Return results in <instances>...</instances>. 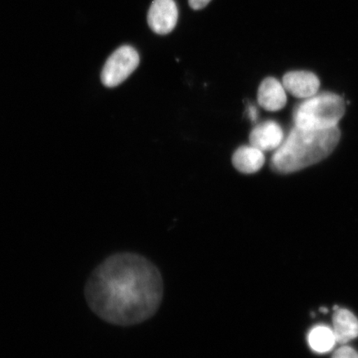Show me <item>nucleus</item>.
<instances>
[{
  "label": "nucleus",
  "instance_id": "ddd939ff",
  "mask_svg": "<svg viewBox=\"0 0 358 358\" xmlns=\"http://www.w3.org/2000/svg\"><path fill=\"white\" fill-rule=\"evenodd\" d=\"M211 2V0H189V6L194 10H199L205 8Z\"/></svg>",
  "mask_w": 358,
  "mask_h": 358
},
{
  "label": "nucleus",
  "instance_id": "2eb2a0df",
  "mask_svg": "<svg viewBox=\"0 0 358 358\" xmlns=\"http://www.w3.org/2000/svg\"><path fill=\"white\" fill-rule=\"evenodd\" d=\"M320 311H321L322 313H328V312H329V310H328V308H320Z\"/></svg>",
  "mask_w": 358,
  "mask_h": 358
},
{
  "label": "nucleus",
  "instance_id": "20e7f679",
  "mask_svg": "<svg viewBox=\"0 0 358 358\" xmlns=\"http://www.w3.org/2000/svg\"><path fill=\"white\" fill-rule=\"evenodd\" d=\"M140 64V56L131 46H122L107 59L101 73L102 83L107 87L119 86L131 76Z\"/></svg>",
  "mask_w": 358,
  "mask_h": 358
},
{
  "label": "nucleus",
  "instance_id": "9d476101",
  "mask_svg": "<svg viewBox=\"0 0 358 358\" xmlns=\"http://www.w3.org/2000/svg\"><path fill=\"white\" fill-rule=\"evenodd\" d=\"M265 161L263 151L252 145L240 147L232 156L234 167L243 173L258 172L263 167Z\"/></svg>",
  "mask_w": 358,
  "mask_h": 358
},
{
  "label": "nucleus",
  "instance_id": "39448f33",
  "mask_svg": "<svg viewBox=\"0 0 358 358\" xmlns=\"http://www.w3.org/2000/svg\"><path fill=\"white\" fill-rule=\"evenodd\" d=\"M178 10L174 0H154L148 13V24L157 34H168L176 28Z\"/></svg>",
  "mask_w": 358,
  "mask_h": 358
},
{
  "label": "nucleus",
  "instance_id": "7ed1b4c3",
  "mask_svg": "<svg viewBox=\"0 0 358 358\" xmlns=\"http://www.w3.org/2000/svg\"><path fill=\"white\" fill-rule=\"evenodd\" d=\"M345 112L342 97L333 93H322L308 98L294 110L295 127L310 129L337 127Z\"/></svg>",
  "mask_w": 358,
  "mask_h": 358
},
{
  "label": "nucleus",
  "instance_id": "4468645a",
  "mask_svg": "<svg viewBox=\"0 0 358 358\" xmlns=\"http://www.w3.org/2000/svg\"><path fill=\"white\" fill-rule=\"evenodd\" d=\"M248 115L250 119L252 120V122H256L258 117V111L256 107L254 106H250L248 109Z\"/></svg>",
  "mask_w": 358,
  "mask_h": 358
},
{
  "label": "nucleus",
  "instance_id": "6e6552de",
  "mask_svg": "<svg viewBox=\"0 0 358 358\" xmlns=\"http://www.w3.org/2000/svg\"><path fill=\"white\" fill-rule=\"evenodd\" d=\"M259 105L268 111L283 109L287 102L286 90L283 84L274 78L263 80L258 90Z\"/></svg>",
  "mask_w": 358,
  "mask_h": 358
},
{
  "label": "nucleus",
  "instance_id": "1a4fd4ad",
  "mask_svg": "<svg viewBox=\"0 0 358 358\" xmlns=\"http://www.w3.org/2000/svg\"><path fill=\"white\" fill-rule=\"evenodd\" d=\"M332 329L337 343L346 345L358 337L357 317L351 311L339 308L334 313Z\"/></svg>",
  "mask_w": 358,
  "mask_h": 358
},
{
  "label": "nucleus",
  "instance_id": "f257e3e1",
  "mask_svg": "<svg viewBox=\"0 0 358 358\" xmlns=\"http://www.w3.org/2000/svg\"><path fill=\"white\" fill-rule=\"evenodd\" d=\"M87 302L101 320L120 326L143 323L159 310L164 282L149 259L133 253L107 258L89 277Z\"/></svg>",
  "mask_w": 358,
  "mask_h": 358
},
{
  "label": "nucleus",
  "instance_id": "0eeeda50",
  "mask_svg": "<svg viewBox=\"0 0 358 358\" xmlns=\"http://www.w3.org/2000/svg\"><path fill=\"white\" fill-rule=\"evenodd\" d=\"M283 141V129L273 120L259 124L250 134V145L262 151L276 150Z\"/></svg>",
  "mask_w": 358,
  "mask_h": 358
},
{
  "label": "nucleus",
  "instance_id": "f8f14e48",
  "mask_svg": "<svg viewBox=\"0 0 358 358\" xmlns=\"http://www.w3.org/2000/svg\"><path fill=\"white\" fill-rule=\"evenodd\" d=\"M332 358H358V352L351 347L343 345L334 352Z\"/></svg>",
  "mask_w": 358,
  "mask_h": 358
},
{
  "label": "nucleus",
  "instance_id": "f03ea898",
  "mask_svg": "<svg viewBox=\"0 0 358 358\" xmlns=\"http://www.w3.org/2000/svg\"><path fill=\"white\" fill-rule=\"evenodd\" d=\"M340 138L338 127L310 129L294 127L271 158L276 172L289 173L320 162L332 153Z\"/></svg>",
  "mask_w": 358,
  "mask_h": 358
},
{
  "label": "nucleus",
  "instance_id": "423d86ee",
  "mask_svg": "<svg viewBox=\"0 0 358 358\" xmlns=\"http://www.w3.org/2000/svg\"><path fill=\"white\" fill-rule=\"evenodd\" d=\"M282 84L286 92L301 99H308L316 95L320 86L317 76L306 71H295L286 73Z\"/></svg>",
  "mask_w": 358,
  "mask_h": 358
},
{
  "label": "nucleus",
  "instance_id": "9b49d317",
  "mask_svg": "<svg viewBox=\"0 0 358 358\" xmlns=\"http://www.w3.org/2000/svg\"><path fill=\"white\" fill-rule=\"evenodd\" d=\"M308 343L313 352L324 355L332 351L337 343L332 328L325 325L313 327L308 334Z\"/></svg>",
  "mask_w": 358,
  "mask_h": 358
}]
</instances>
